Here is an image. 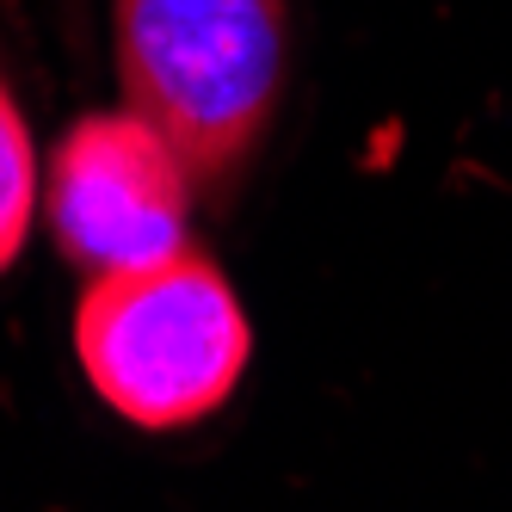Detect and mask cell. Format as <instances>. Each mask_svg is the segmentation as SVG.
I'll use <instances>...</instances> for the list:
<instances>
[{"label":"cell","mask_w":512,"mask_h":512,"mask_svg":"<svg viewBox=\"0 0 512 512\" xmlns=\"http://www.w3.org/2000/svg\"><path fill=\"white\" fill-rule=\"evenodd\" d=\"M253 327L229 278L204 253H167L149 266L93 272L75 352L87 383L136 426H192L229 401L247 371Z\"/></svg>","instance_id":"7a4b0ae2"},{"label":"cell","mask_w":512,"mask_h":512,"mask_svg":"<svg viewBox=\"0 0 512 512\" xmlns=\"http://www.w3.org/2000/svg\"><path fill=\"white\" fill-rule=\"evenodd\" d=\"M192 173L173 142L142 112H99L81 118L56 142L44 179L50 235L75 266L118 272L149 266L186 247Z\"/></svg>","instance_id":"3957f363"},{"label":"cell","mask_w":512,"mask_h":512,"mask_svg":"<svg viewBox=\"0 0 512 512\" xmlns=\"http://www.w3.org/2000/svg\"><path fill=\"white\" fill-rule=\"evenodd\" d=\"M31 210H38V149H31V130L7 81H0V272L19 260L31 235Z\"/></svg>","instance_id":"277c9868"},{"label":"cell","mask_w":512,"mask_h":512,"mask_svg":"<svg viewBox=\"0 0 512 512\" xmlns=\"http://www.w3.org/2000/svg\"><path fill=\"white\" fill-rule=\"evenodd\" d=\"M118 81L192 186L223 192L284 87V0H118Z\"/></svg>","instance_id":"6da1fadb"}]
</instances>
